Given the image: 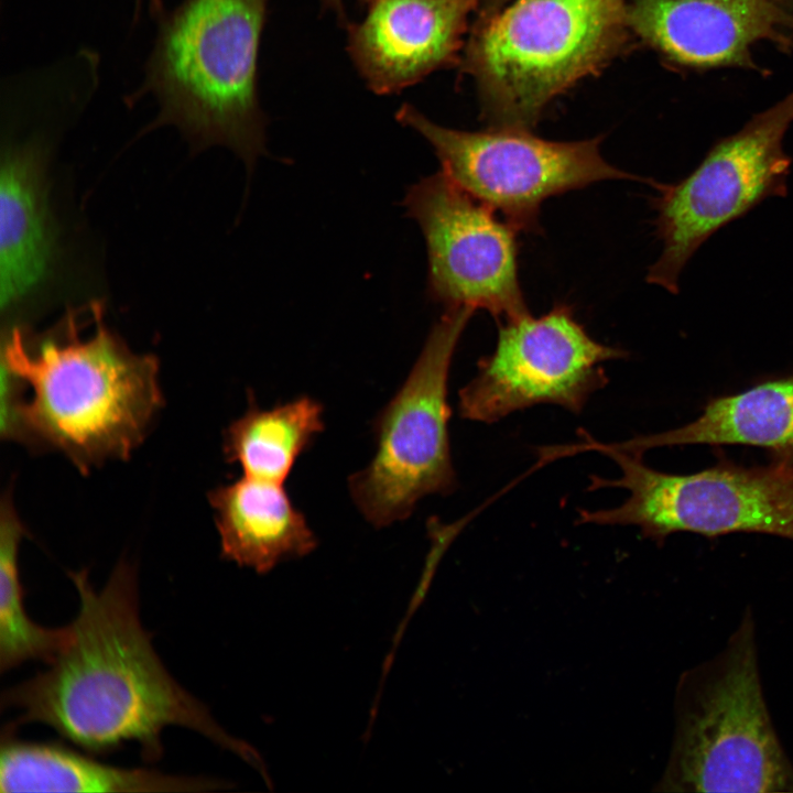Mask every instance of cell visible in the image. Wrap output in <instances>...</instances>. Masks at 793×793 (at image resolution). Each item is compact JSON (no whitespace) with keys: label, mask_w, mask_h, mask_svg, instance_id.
<instances>
[{"label":"cell","mask_w":793,"mask_h":793,"mask_svg":"<svg viewBox=\"0 0 793 793\" xmlns=\"http://www.w3.org/2000/svg\"><path fill=\"white\" fill-rule=\"evenodd\" d=\"M69 577L78 612L48 669L2 693V708L19 714L7 727L44 724L94 753L135 742L154 762L164 728L181 726L257 767L253 748L228 735L163 665L140 620L134 567L119 562L100 590L86 571Z\"/></svg>","instance_id":"6da1fadb"},{"label":"cell","mask_w":793,"mask_h":793,"mask_svg":"<svg viewBox=\"0 0 793 793\" xmlns=\"http://www.w3.org/2000/svg\"><path fill=\"white\" fill-rule=\"evenodd\" d=\"M84 337L68 313L51 334L2 335V434L63 452L80 470L130 457L162 406L159 362L105 326Z\"/></svg>","instance_id":"7a4b0ae2"},{"label":"cell","mask_w":793,"mask_h":793,"mask_svg":"<svg viewBox=\"0 0 793 793\" xmlns=\"http://www.w3.org/2000/svg\"><path fill=\"white\" fill-rule=\"evenodd\" d=\"M268 0H183L156 15L138 95L155 98L152 127H176L196 149L220 144L249 170L265 151L258 55Z\"/></svg>","instance_id":"3957f363"},{"label":"cell","mask_w":793,"mask_h":793,"mask_svg":"<svg viewBox=\"0 0 793 793\" xmlns=\"http://www.w3.org/2000/svg\"><path fill=\"white\" fill-rule=\"evenodd\" d=\"M628 0H513L480 13L460 58L490 128L530 130L546 106L630 44Z\"/></svg>","instance_id":"277c9868"},{"label":"cell","mask_w":793,"mask_h":793,"mask_svg":"<svg viewBox=\"0 0 793 793\" xmlns=\"http://www.w3.org/2000/svg\"><path fill=\"white\" fill-rule=\"evenodd\" d=\"M661 784L678 792H793V764L762 692L750 609L719 653L681 677Z\"/></svg>","instance_id":"5b68a950"},{"label":"cell","mask_w":793,"mask_h":793,"mask_svg":"<svg viewBox=\"0 0 793 793\" xmlns=\"http://www.w3.org/2000/svg\"><path fill=\"white\" fill-rule=\"evenodd\" d=\"M574 450L604 453L620 467L617 479L590 477L589 490L623 488L628 498L606 510H580L579 523L634 525L644 537L661 542L675 532L707 537L760 533L793 541V460L743 466L728 459L692 474L655 470L643 454L590 441Z\"/></svg>","instance_id":"8992f818"},{"label":"cell","mask_w":793,"mask_h":793,"mask_svg":"<svg viewBox=\"0 0 793 793\" xmlns=\"http://www.w3.org/2000/svg\"><path fill=\"white\" fill-rule=\"evenodd\" d=\"M474 312L467 306L445 309L405 381L374 421L376 454L348 480L354 503L374 528L402 521L422 498L456 487L447 385L454 351Z\"/></svg>","instance_id":"52a82bcc"},{"label":"cell","mask_w":793,"mask_h":793,"mask_svg":"<svg viewBox=\"0 0 793 793\" xmlns=\"http://www.w3.org/2000/svg\"><path fill=\"white\" fill-rule=\"evenodd\" d=\"M793 122V91L717 141L697 167L652 199L662 243L647 281L676 294L680 276L710 236L769 197L785 196L792 159L783 149Z\"/></svg>","instance_id":"ba28073f"},{"label":"cell","mask_w":793,"mask_h":793,"mask_svg":"<svg viewBox=\"0 0 793 793\" xmlns=\"http://www.w3.org/2000/svg\"><path fill=\"white\" fill-rule=\"evenodd\" d=\"M397 120L433 146L442 171L517 230L539 231L543 202L604 180H639L609 164L601 138L551 141L530 130L490 128L461 131L442 127L404 104Z\"/></svg>","instance_id":"9c48e42d"},{"label":"cell","mask_w":793,"mask_h":793,"mask_svg":"<svg viewBox=\"0 0 793 793\" xmlns=\"http://www.w3.org/2000/svg\"><path fill=\"white\" fill-rule=\"evenodd\" d=\"M626 357L589 336L565 303L539 317L499 322L493 352L479 360L476 377L458 393L459 414L495 423L537 404L579 414L608 382L601 365Z\"/></svg>","instance_id":"30bf717a"},{"label":"cell","mask_w":793,"mask_h":793,"mask_svg":"<svg viewBox=\"0 0 793 793\" xmlns=\"http://www.w3.org/2000/svg\"><path fill=\"white\" fill-rule=\"evenodd\" d=\"M403 205L425 238L433 301L486 309L499 322L529 313L513 226L442 170L409 187Z\"/></svg>","instance_id":"8fae6325"},{"label":"cell","mask_w":793,"mask_h":793,"mask_svg":"<svg viewBox=\"0 0 793 793\" xmlns=\"http://www.w3.org/2000/svg\"><path fill=\"white\" fill-rule=\"evenodd\" d=\"M627 23L634 37L685 68L759 70L756 43L793 48V15L769 0H628Z\"/></svg>","instance_id":"7c38bea8"},{"label":"cell","mask_w":793,"mask_h":793,"mask_svg":"<svg viewBox=\"0 0 793 793\" xmlns=\"http://www.w3.org/2000/svg\"><path fill=\"white\" fill-rule=\"evenodd\" d=\"M477 9L479 0H371L346 25L347 51L370 90L395 94L458 62Z\"/></svg>","instance_id":"4fadbf2b"},{"label":"cell","mask_w":793,"mask_h":793,"mask_svg":"<svg viewBox=\"0 0 793 793\" xmlns=\"http://www.w3.org/2000/svg\"><path fill=\"white\" fill-rule=\"evenodd\" d=\"M57 259L45 148L36 139L10 141L2 150L0 173L2 318L11 321L46 289Z\"/></svg>","instance_id":"5bb4252c"},{"label":"cell","mask_w":793,"mask_h":793,"mask_svg":"<svg viewBox=\"0 0 793 793\" xmlns=\"http://www.w3.org/2000/svg\"><path fill=\"white\" fill-rule=\"evenodd\" d=\"M221 555L239 566L267 574L284 561L303 557L317 546L304 514L283 484L243 475L209 493Z\"/></svg>","instance_id":"9a60e30c"},{"label":"cell","mask_w":793,"mask_h":793,"mask_svg":"<svg viewBox=\"0 0 793 793\" xmlns=\"http://www.w3.org/2000/svg\"><path fill=\"white\" fill-rule=\"evenodd\" d=\"M203 776L100 762L63 745L23 741L4 729L0 792H203L222 787Z\"/></svg>","instance_id":"2e32d148"},{"label":"cell","mask_w":793,"mask_h":793,"mask_svg":"<svg viewBox=\"0 0 793 793\" xmlns=\"http://www.w3.org/2000/svg\"><path fill=\"white\" fill-rule=\"evenodd\" d=\"M615 445L642 454L666 446L743 445L793 460V372L713 398L694 421L680 427Z\"/></svg>","instance_id":"e0dca14e"},{"label":"cell","mask_w":793,"mask_h":793,"mask_svg":"<svg viewBox=\"0 0 793 793\" xmlns=\"http://www.w3.org/2000/svg\"><path fill=\"white\" fill-rule=\"evenodd\" d=\"M324 428L323 405L309 397L261 410L251 395L248 410L226 430L224 450L243 475L283 484Z\"/></svg>","instance_id":"ac0fdd59"},{"label":"cell","mask_w":793,"mask_h":793,"mask_svg":"<svg viewBox=\"0 0 793 793\" xmlns=\"http://www.w3.org/2000/svg\"><path fill=\"white\" fill-rule=\"evenodd\" d=\"M24 526L4 495L0 515V670L40 660L46 664L65 638V627L44 628L34 622L24 607V588L19 571V547Z\"/></svg>","instance_id":"d6986e66"},{"label":"cell","mask_w":793,"mask_h":793,"mask_svg":"<svg viewBox=\"0 0 793 793\" xmlns=\"http://www.w3.org/2000/svg\"><path fill=\"white\" fill-rule=\"evenodd\" d=\"M321 1L326 9H329L334 13L337 14V19L339 21H341L345 25L348 24L345 6H344V0H321ZM358 1L363 4H368L371 0H358Z\"/></svg>","instance_id":"ffe728a7"},{"label":"cell","mask_w":793,"mask_h":793,"mask_svg":"<svg viewBox=\"0 0 793 793\" xmlns=\"http://www.w3.org/2000/svg\"><path fill=\"white\" fill-rule=\"evenodd\" d=\"M508 0H479L480 13L495 11L507 3Z\"/></svg>","instance_id":"44dd1931"},{"label":"cell","mask_w":793,"mask_h":793,"mask_svg":"<svg viewBox=\"0 0 793 793\" xmlns=\"http://www.w3.org/2000/svg\"><path fill=\"white\" fill-rule=\"evenodd\" d=\"M778 7L791 12L793 10V0H769Z\"/></svg>","instance_id":"7402d4cb"},{"label":"cell","mask_w":793,"mask_h":793,"mask_svg":"<svg viewBox=\"0 0 793 793\" xmlns=\"http://www.w3.org/2000/svg\"><path fill=\"white\" fill-rule=\"evenodd\" d=\"M163 3L161 0H151V11L156 14L161 10H163Z\"/></svg>","instance_id":"603a6c76"}]
</instances>
